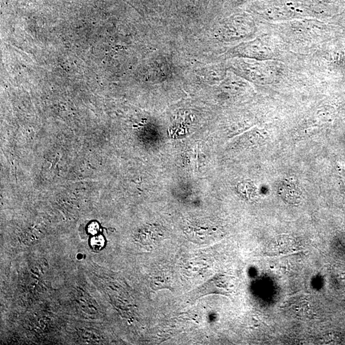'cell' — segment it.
Instances as JSON below:
<instances>
[{"label":"cell","instance_id":"3","mask_svg":"<svg viewBox=\"0 0 345 345\" xmlns=\"http://www.w3.org/2000/svg\"><path fill=\"white\" fill-rule=\"evenodd\" d=\"M98 230H99V225L96 222H92L88 225V231L91 235H96L98 233Z\"/></svg>","mask_w":345,"mask_h":345},{"label":"cell","instance_id":"2","mask_svg":"<svg viewBox=\"0 0 345 345\" xmlns=\"http://www.w3.org/2000/svg\"><path fill=\"white\" fill-rule=\"evenodd\" d=\"M105 244V240L102 235L95 236L91 239L90 241V245L92 249L96 251H98L103 248Z\"/></svg>","mask_w":345,"mask_h":345},{"label":"cell","instance_id":"4","mask_svg":"<svg viewBox=\"0 0 345 345\" xmlns=\"http://www.w3.org/2000/svg\"><path fill=\"white\" fill-rule=\"evenodd\" d=\"M339 174H340L341 177H342L343 180H344L345 185V170L344 168H340V169H339Z\"/></svg>","mask_w":345,"mask_h":345},{"label":"cell","instance_id":"1","mask_svg":"<svg viewBox=\"0 0 345 345\" xmlns=\"http://www.w3.org/2000/svg\"><path fill=\"white\" fill-rule=\"evenodd\" d=\"M285 182L282 188H280V194L283 199L291 204H296L301 202V192L297 185Z\"/></svg>","mask_w":345,"mask_h":345}]
</instances>
